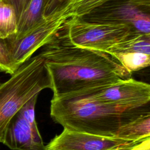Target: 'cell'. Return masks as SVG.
<instances>
[{
	"label": "cell",
	"instance_id": "cell-18",
	"mask_svg": "<svg viewBox=\"0 0 150 150\" xmlns=\"http://www.w3.org/2000/svg\"><path fill=\"white\" fill-rule=\"evenodd\" d=\"M65 5L64 0H46L44 16L47 17L59 11L65 6Z\"/></svg>",
	"mask_w": 150,
	"mask_h": 150
},
{
	"label": "cell",
	"instance_id": "cell-5",
	"mask_svg": "<svg viewBox=\"0 0 150 150\" xmlns=\"http://www.w3.org/2000/svg\"><path fill=\"white\" fill-rule=\"evenodd\" d=\"M71 16L64 6L60 11L45 17L22 36L8 38L5 42L16 70L39 48L47 43L53 36L66 26Z\"/></svg>",
	"mask_w": 150,
	"mask_h": 150
},
{
	"label": "cell",
	"instance_id": "cell-7",
	"mask_svg": "<svg viewBox=\"0 0 150 150\" xmlns=\"http://www.w3.org/2000/svg\"><path fill=\"white\" fill-rule=\"evenodd\" d=\"M81 90L104 104L122 110L138 108L148 105L150 101L149 84L131 77Z\"/></svg>",
	"mask_w": 150,
	"mask_h": 150
},
{
	"label": "cell",
	"instance_id": "cell-12",
	"mask_svg": "<svg viewBox=\"0 0 150 150\" xmlns=\"http://www.w3.org/2000/svg\"><path fill=\"white\" fill-rule=\"evenodd\" d=\"M116 137L131 142L139 141L150 137V114L121 127Z\"/></svg>",
	"mask_w": 150,
	"mask_h": 150
},
{
	"label": "cell",
	"instance_id": "cell-10",
	"mask_svg": "<svg viewBox=\"0 0 150 150\" xmlns=\"http://www.w3.org/2000/svg\"><path fill=\"white\" fill-rule=\"evenodd\" d=\"M46 0H25L23 8L18 20L17 32L12 38L16 39L42 21Z\"/></svg>",
	"mask_w": 150,
	"mask_h": 150
},
{
	"label": "cell",
	"instance_id": "cell-1",
	"mask_svg": "<svg viewBox=\"0 0 150 150\" xmlns=\"http://www.w3.org/2000/svg\"><path fill=\"white\" fill-rule=\"evenodd\" d=\"M43 47L39 55L45 61L54 97L131 77L110 54L73 44L66 24Z\"/></svg>",
	"mask_w": 150,
	"mask_h": 150
},
{
	"label": "cell",
	"instance_id": "cell-11",
	"mask_svg": "<svg viewBox=\"0 0 150 150\" xmlns=\"http://www.w3.org/2000/svg\"><path fill=\"white\" fill-rule=\"evenodd\" d=\"M129 52L150 54V34L130 33L111 47L106 53L112 55Z\"/></svg>",
	"mask_w": 150,
	"mask_h": 150
},
{
	"label": "cell",
	"instance_id": "cell-14",
	"mask_svg": "<svg viewBox=\"0 0 150 150\" xmlns=\"http://www.w3.org/2000/svg\"><path fill=\"white\" fill-rule=\"evenodd\" d=\"M111 56L130 73L148 67L150 64V54L144 53H121Z\"/></svg>",
	"mask_w": 150,
	"mask_h": 150
},
{
	"label": "cell",
	"instance_id": "cell-2",
	"mask_svg": "<svg viewBox=\"0 0 150 150\" xmlns=\"http://www.w3.org/2000/svg\"><path fill=\"white\" fill-rule=\"evenodd\" d=\"M50 114L52 120L71 131L116 137L118 129L150 114L149 104L138 108L122 110L104 104L88 92L80 90L53 96Z\"/></svg>",
	"mask_w": 150,
	"mask_h": 150
},
{
	"label": "cell",
	"instance_id": "cell-16",
	"mask_svg": "<svg viewBox=\"0 0 150 150\" xmlns=\"http://www.w3.org/2000/svg\"><path fill=\"white\" fill-rule=\"evenodd\" d=\"M16 70L6 43L0 39V71L12 75Z\"/></svg>",
	"mask_w": 150,
	"mask_h": 150
},
{
	"label": "cell",
	"instance_id": "cell-17",
	"mask_svg": "<svg viewBox=\"0 0 150 150\" xmlns=\"http://www.w3.org/2000/svg\"><path fill=\"white\" fill-rule=\"evenodd\" d=\"M38 94L35 95L28 100L19 110L22 116L33 125H37L35 117V108Z\"/></svg>",
	"mask_w": 150,
	"mask_h": 150
},
{
	"label": "cell",
	"instance_id": "cell-8",
	"mask_svg": "<svg viewBox=\"0 0 150 150\" xmlns=\"http://www.w3.org/2000/svg\"><path fill=\"white\" fill-rule=\"evenodd\" d=\"M141 141L131 142L63 128L45 146V150H121Z\"/></svg>",
	"mask_w": 150,
	"mask_h": 150
},
{
	"label": "cell",
	"instance_id": "cell-4",
	"mask_svg": "<svg viewBox=\"0 0 150 150\" xmlns=\"http://www.w3.org/2000/svg\"><path fill=\"white\" fill-rule=\"evenodd\" d=\"M80 18L89 22L126 26L131 33L150 34V0H110Z\"/></svg>",
	"mask_w": 150,
	"mask_h": 150
},
{
	"label": "cell",
	"instance_id": "cell-13",
	"mask_svg": "<svg viewBox=\"0 0 150 150\" xmlns=\"http://www.w3.org/2000/svg\"><path fill=\"white\" fill-rule=\"evenodd\" d=\"M18 18L13 7L0 0V39L5 40L15 36L17 32Z\"/></svg>",
	"mask_w": 150,
	"mask_h": 150
},
{
	"label": "cell",
	"instance_id": "cell-19",
	"mask_svg": "<svg viewBox=\"0 0 150 150\" xmlns=\"http://www.w3.org/2000/svg\"><path fill=\"white\" fill-rule=\"evenodd\" d=\"M121 150H150V137Z\"/></svg>",
	"mask_w": 150,
	"mask_h": 150
},
{
	"label": "cell",
	"instance_id": "cell-15",
	"mask_svg": "<svg viewBox=\"0 0 150 150\" xmlns=\"http://www.w3.org/2000/svg\"><path fill=\"white\" fill-rule=\"evenodd\" d=\"M110 0H68L65 7L71 17L80 18Z\"/></svg>",
	"mask_w": 150,
	"mask_h": 150
},
{
	"label": "cell",
	"instance_id": "cell-3",
	"mask_svg": "<svg viewBox=\"0 0 150 150\" xmlns=\"http://www.w3.org/2000/svg\"><path fill=\"white\" fill-rule=\"evenodd\" d=\"M51 87L45 61L39 54L25 61L7 81L0 84V143L11 120L21 107L41 91Z\"/></svg>",
	"mask_w": 150,
	"mask_h": 150
},
{
	"label": "cell",
	"instance_id": "cell-21",
	"mask_svg": "<svg viewBox=\"0 0 150 150\" xmlns=\"http://www.w3.org/2000/svg\"><path fill=\"white\" fill-rule=\"evenodd\" d=\"M64 2H65V4H66V2H67V1H68V0H64Z\"/></svg>",
	"mask_w": 150,
	"mask_h": 150
},
{
	"label": "cell",
	"instance_id": "cell-6",
	"mask_svg": "<svg viewBox=\"0 0 150 150\" xmlns=\"http://www.w3.org/2000/svg\"><path fill=\"white\" fill-rule=\"evenodd\" d=\"M66 28L68 37L74 45L105 53L131 33L126 26L89 22L77 17H71Z\"/></svg>",
	"mask_w": 150,
	"mask_h": 150
},
{
	"label": "cell",
	"instance_id": "cell-9",
	"mask_svg": "<svg viewBox=\"0 0 150 150\" xmlns=\"http://www.w3.org/2000/svg\"><path fill=\"white\" fill-rule=\"evenodd\" d=\"M2 143L12 150H36L45 146L38 125L30 124L19 111L11 120Z\"/></svg>",
	"mask_w": 150,
	"mask_h": 150
},
{
	"label": "cell",
	"instance_id": "cell-20",
	"mask_svg": "<svg viewBox=\"0 0 150 150\" xmlns=\"http://www.w3.org/2000/svg\"><path fill=\"white\" fill-rule=\"evenodd\" d=\"M3 1L11 4L13 7L16 14L18 20V18L21 15V13L23 10L25 0H3Z\"/></svg>",
	"mask_w": 150,
	"mask_h": 150
}]
</instances>
